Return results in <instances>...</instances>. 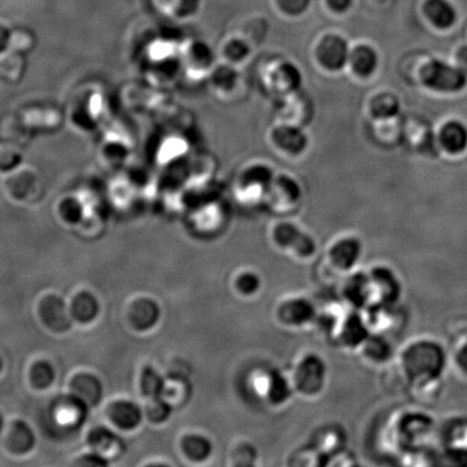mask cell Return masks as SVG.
I'll return each mask as SVG.
<instances>
[{
  "label": "cell",
  "mask_w": 467,
  "mask_h": 467,
  "mask_svg": "<svg viewBox=\"0 0 467 467\" xmlns=\"http://www.w3.org/2000/svg\"><path fill=\"white\" fill-rule=\"evenodd\" d=\"M301 196H302V190L300 184L294 178L287 174H279V176L276 174L265 199L273 205H279V203L294 205L300 200Z\"/></svg>",
  "instance_id": "cell-21"
},
{
  "label": "cell",
  "mask_w": 467,
  "mask_h": 467,
  "mask_svg": "<svg viewBox=\"0 0 467 467\" xmlns=\"http://www.w3.org/2000/svg\"><path fill=\"white\" fill-rule=\"evenodd\" d=\"M31 131H57L63 124V114L57 107L49 104H34L20 112Z\"/></svg>",
  "instance_id": "cell-16"
},
{
  "label": "cell",
  "mask_w": 467,
  "mask_h": 467,
  "mask_svg": "<svg viewBox=\"0 0 467 467\" xmlns=\"http://www.w3.org/2000/svg\"><path fill=\"white\" fill-rule=\"evenodd\" d=\"M254 48L240 34L232 35L224 39L217 52L220 62L242 70L251 61Z\"/></svg>",
  "instance_id": "cell-19"
},
{
  "label": "cell",
  "mask_w": 467,
  "mask_h": 467,
  "mask_svg": "<svg viewBox=\"0 0 467 467\" xmlns=\"http://www.w3.org/2000/svg\"><path fill=\"white\" fill-rule=\"evenodd\" d=\"M122 440L118 439L111 431L107 429H97L91 433L89 444L97 452V454H112L120 452Z\"/></svg>",
  "instance_id": "cell-32"
},
{
  "label": "cell",
  "mask_w": 467,
  "mask_h": 467,
  "mask_svg": "<svg viewBox=\"0 0 467 467\" xmlns=\"http://www.w3.org/2000/svg\"><path fill=\"white\" fill-rule=\"evenodd\" d=\"M318 307L307 296H298L284 300L277 308V318L282 325L294 329L313 327Z\"/></svg>",
  "instance_id": "cell-13"
},
{
  "label": "cell",
  "mask_w": 467,
  "mask_h": 467,
  "mask_svg": "<svg viewBox=\"0 0 467 467\" xmlns=\"http://www.w3.org/2000/svg\"><path fill=\"white\" fill-rule=\"evenodd\" d=\"M238 290L245 296H250V294H255L259 289L261 286V280L253 273H245L240 276L237 279Z\"/></svg>",
  "instance_id": "cell-43"
},
{
  "label": "cell",
  "mask_w": 467,
  "mask_h": 467,
  "mask_svg": "<svg viewBox=\"0 0 467 467\" xmlns=\"http://www.w3.org/2000/svg\"><path fill=\"white\" fill-rule=\"evenodd\" d=\"M205 80L211 93L225 103L238 101L246 93V82L242 70L223 62L218 61Z\"/></svg>",
  "instance_id": "cell-6"
},
{
  "label": "cell",
  "mask_w": 467,
  "mask_h": 467,
  "mask_svg": "<svg viewBox=\"0 0 467 467\" xmlns=\"http://www.w3.org/2000/svg\"><path fill=\"white\" fill-rule=\"evenodd\" d=\"M73 392L84 404H97L101 399L102 386L97 377L89 375H77L72 382Z\"/></svg>",
  "instance_id": "cell-28"
},
{
  "label": "cell",
  "mask_w": 467,
  "mask_h": 467,
  "mask_svg": "<svg viewBox=\"0 0 467 467\" xmlns=\"http://www.w3.org/2000/svg\"><path fill=\"white\" fill-rule=\"evenodd\" d=\"M263 82L269 90L275 93H294L302 85V75L294 64L280 62L265 68Z\"/></svg>",
  "instance_id": "cell-15"
},
{
  "label": "cell",
  "mask_w": 467,
  "mask_h": 467,
  "mask_svg": "<svg viewBox=\"0 0 467 467\" xmlns=\"http://www.w3.org/2000/svg\"><path fill=\"white\" fill-rule=\"evenodd\" d=\"M425 86L440 92H458L467 85V74L458 66L434 60L422 70Z\"/></svg>",
  "instance_id": "cell-10"
},
{
  "label": "cell",
  "mask_w": 467,
  "mask_h": 467,
  "mask_svg": "<svg viewBox=\"0 0 467 467\" xmlns=\"http://www.w3.org/2000/svg\"><path fill=\"white\" fill-rule=\"evenodd\" d=\"M161 311L154 301L142 299L136 301L130 308V321L139 330H146L159 321Z\"/></svg>",
  "instance_id": "cell-26"
},
{
  "label": "cell",
  "mask_w": 467,
  "mask_h": 467,
  "mask_svg": "<svg viewBox=\"0 0 467 467\" xmlns=\"http://www.w3.org/2000/svg\"><path fill=\"white\" fill-rule=\"evenodd\" d=\"M329 377V365L325 357L317 352H307L294 366L292 387L294 393L303 398L317 399L327 391Z\"/></svg>",
  "instance_id": "cell-2"
},
{
  "label": "cell",
  "mask_w": 467,
  "mask_h": 467,
  "mask_svg": "<svg viewBox=\"0 0 467 467\" xmlns=\"http://www.w3.org/2000/svg\"><path fill=\"white\" fill-rule=\"evenodd\" d=\"M269 141L276 149L291 156L301 155L308 144L302 129L289 124L274 127L269 132Z\"/></svg>",
  "instance_id": "cell-18"
},
{
  "label": "cell",
  "mask_w": 467,
  "mask_h": 467,
  "mask_svg": "<svg viewBox=\"0 0 467 467\" xmlns=\"http://www.w3.org/2000/svg\"><path fill=\"white\" fill-rule=\"evenodd\" d=\"M458 66L467 74V47L461 48L456 55Z\"/></svg>",
  "instance_id": "cell-46"
},
{
  "label": "cell",
  "mask_w": 467,
  "mask_h": 467,
  "mask_svg": "<svg viewBox=\"0 0 467 467\" xmlns=\"http://www.w3.org/2000/svg\"><path fill=\"white\" fill-rule=\"evenodd\" d=\"M276 173L271 166L261 161H249L238 170L232 194L238 203L252 205L267 197Z\"/></svg>",
  "instance_id": "cell-3"
},
{
  "label": "cell",
  "mask_w": 467,
  "mask_h": 467,
  "mask_svg": "<svg viewBox=\"0 0 467 467\" xmlns=\"http://www.w3.org/2000/svg\"><path fill=\"white\" fill-rule=\"evenodd\" d=\"M178 60L183 75L194 82L207 80L219 61L217 52L201 41H190L181 45Z\"/></svg>",
  "instance_id": "cell-5"
},
{
  "label": "cell",
  "mask_w": 467,
  "mask_h": 467,
  "mask_svg": "<svg viewBox=\"0 0 467 467\" xmlns=\"http://www.w3.org/2000/svg\"><path fill=\"white\" fill-rule=\"evenodd\" d=\"M99 313V304L97 299L88 292L76 296L70 307V314L78 319L80 323H89L97 317Z\"/></svg>",
  "instance_id": "cell-31"
},
{
  "label": "cell",
  "mask_w": 467,
  "mask_h": 467,
  "mask_svg": "<svg viewBox=\"0 0 467 467\" xmlns=\"http://www.w3.org/2000/svg\"><path fill=\"white\" fill-rule=\"evenodd\" d=\"M188 151V144L180 136H169L163 141L159 149V163H169L172 161H176L181 156L183 157Z\"/></svg>",
  "instance_id": "cell-35"
},
{
  "label": "cell",
  "mask_w": 467,
  "mask_h": 467,
  "mask_svg": "<svg viewBox=\"0 0 467 467\" xmlns=\"http://www.w3.org/2000/svg\"><path fill=\"white\" fill-rule=\"evenodd\" d=\"M350 62L352 63L353 70L359 76L368 77L377 70L379 57L370 45H358L356 49L350 51Z\"/></svg>",
  "instance_id": "cell-29"
},
{
  "label": "cell",
  "mask_w": 467,
  "mask_h": 467,
  "mask_svg": "<svg viewBox=\"0 0 467 467\" xmlns=\"http://www.w3.org/2000/svg\"><path fill=\"white\" fill-rule=\"evenodd\" d=\"M171 410V406L168 404L165 398H151V402L146 408V414L149 420L153 422L161 423L169 418Z\"/></svg>",
  "instance_id": "cell-42"
},
{
  "label": "cell",
  "mask_w": 467,
  "mask_h": 467,
  "mask_svg": "<svg viewBox=\"0 0 467 467\" xmlns=\"http://www.w3.org/2000/svg\"><path fill=\"white\" fill-rule=\"evenodd\" d=\"M35 38L32 33L26 30H14L10 32L8 39L7 48L20 52V53H28L34 48Z\"/></svg>",
  "instance_id": "cell-39"
},
{
  "label": "cell",
  "mask_w": 467,
  "mask_h": 467,
  "mask_svg": "<svg viewBox=\"0 0 467 467\" xmlns=\"http://www.w3.org/2000/svg\"><path fill=\"white\" fill-rule=\"evenodd\" d=\"M182 448L186 456L193 461H203L209 458L213 451L210 441L203 436L192 435L184 438Z\"/></svg>",
  "instance_id": "cell-34"
},
{
  "label": "cell",
  "mask_w": 467,
  "mask_h": 467,
  "mask_svg": "<svg viewBox=\"0 0 467 467\" xmlns=\"http://www.w3.org/2000/svg\"><path fill=\"white\" fill-rule=\"evenodd\" d=\"M4 188L12 200L18 203H33L41 193V178L30 166L20 165L8 172Z\"/></svg>",
  "instance_id": "cell-12"
},
{
  "label": "cell",
  "mask_w": 467,
  "mask_h": 467,
  "mask_svg": "<svg viewBox=\"0 0 467 467\" xmlns=\"http://www.w3.org/2000/svg\"><path fill=\"white\" fill-rule=\"evenodd\" d=\"M450 365L456 375L467 379V339L458 342L450 354Z\"/></svg>",
  "instance_id": "cell-41"
},
{
  "label": "cell",
  "mask_w": 467,
  "mask_h": 467,
  "mask_svg": "<svg viewBox=\"0 0 467 467\" xmlns=\"http://www.w3.org/2000/svg\"><path fill=\"white\" fill-rule=\"evenodd\" d=\"M422 12L438 30H449L458 22V9L452 0H423Z\"/></svg>",
  "instance_id": "cell-20"
},
{
  "label": "cell",
  "mask_w": 467,
  "mask_h": 467,
  "mask_svg": "<svg viewBox=\"0 0 467 467\" xmlns=\"http://www.w3.org/2000/svg\"><path fill=\"white\" fill-rule=\"evenodd\" d=\"M26 68L24 55L6 48L0 51V78L10 84L20 82Z\"/></svg>",
  "instance_id": "cell-24"
},
{
  "label": "cell",
  "mask_w": 467,
  "mask_h": 467,
  "mask_svg": "<svg viewBox=\"0 0 467 467\" xmlns=\"http://www.w3.org/2000/svg\"><path fill=\"white\" fill-rule=\"evenodd\" d=\"M366 272L372 290V307L399 306L404 292L399 273L384 263L371 265Z\"/></svg>",
  "instance_id": "cell-4"
},
{
  "label": "cell",
  "mask_w": 467,
  "mask_h": 467,
  "mask_svg": "<svg viewBox=\"0 0 467 467\" xmlns=\"http://www.w3.org/2000/svg\"><path fill=\"white\" fill-rule=\"evenodd\" d=\"M109 418L122 429H134L142 421V412L134 402H117L109 408Z\"/></svg>",
  "instance_id": "cell-25"
},
{
  "label": "cell",
  "mask_w": 467,
  "mask_h": 467,
  "mask_svg": "<svg viewBox=\"0 0 467 467\" xmlns=\"http://www.w3.org/2000/svg\"><path fill=\"white\" fill-rule=\"evenodd\" d=\"M339 292L346 308L366 311L372 307V290L366 269H357L342 276Z\"/></svg>",
  "instance_id": "cell-9"
},
{
  "label": "cell",
  "mask_w": 467,
  "mask_h": 467,
  "mask_svg": "<svg viewBox=\"0 0 467 467\" xmlns=\"http://www.w3.org/2000/svg\"><path fill=\"white\" fill-rule=\"evenodd\" d=\"M370 332L363 311L346 308L338 321L331 341L345 352L357 353Z\"/></svg>",
  "instance_id": "cell-7"
},
{
  "label": "cell",
  "mask_w": 467,
  "mask_h": 467,
  "mask_svg": "<svg viewBox=\"0 0 467 467\" xmlns=\"http://www.w3.org/2000/svg\"><path fill=\"white\" fill-rule=\"evenodd\" d=\"M163 387H165V380L151 367L144 368L141 377V388L143 394L149 399L161 397Z\"/></svg>",
  "instance_id": "cell-37"
},
{
  "label": "cell",
  "mask_w": 467,
  "mask_h": 467,
  "mask_svg": "<svg viewBox=\"0 0 467 467\" xmlns=\"http://www.w3.org/2000/svg\"><path fill=\"white\" fill-rule=\"evenodd\" d=\"M398 372L417 393L437 391L450 366V353L435 336H417L397 350Z\"/></svg>",
  "instance_id": "cell-1"
},
{
  "label": "cell",
  "mask_w": 467,
  "mask_h": 467,
  "mask_svg": "<svg viewBox=\"0 0 467 467\" xmlns=\"http://www.w3.org/2000/svg\"><path fill=\"white\" fill-rule=\"evenodd\" d=\"M20 145L0 141V172L8 173L22 163L23 155Z\"/></svg>",
  "instance_id": "cell-36"
},
{
  "label": "cell",
  "mask_w": 467,
  "mask_h": 467,
  "mask_svg": "<svg viewBox=\"0 0 467 467\" xmlns=\"http://www.w3.org/2000/svg\"><path fill=\"white\" fill-rule=\"evenodd\" d=\"M350 55L348 43L340 35H326L317 48L319 61L330 70H342L350 62Z\"/></svg>",
  "instance_id": "cell-17"
},
{
  "label": "cell",
  "mask_w": 467,
  "mask_h": 467,
  "mask_svg": "<svg viewBox=\"0 0 467 467\" xmlns=\"http://www.w3.org/2000/svg\"><path fill=\"white\" fill-rule=\"evenodd\" d=\"M130 146L126 141L118 136L107 138L101 147V159L109 167H118L128 161Z\"/></svg>",
  "instance_id": "cell-30"
},
{
  "label": "cell",
  "mask_w": 467,
  "mask_h": 467,
  "mask_svg": "<svg viewBox=\"0 0 467 467\" xmlns=\"http://www.w3.org/2000/svg\"><path fill=\"white\" fill-rule=\"evenodd\" d=\"M326 7L336 14H344L352 9L354 0H323Z\"/></svg>",
  "instance_id": "cell-44"
},
{
  "label": "cell",
  "mask_w": 467,
  "mask_h": 467,
  "mask_svg": "<svg viewBox=\"0 0 467 467\" xmlns=\"http://www.w3.org/2000/svg\"><path fill=\"white\" fill-rule=\"evenodd\" d=\"M237 34L246 39L254 48L255 45H259L264 35L262 20L261 18H248L242 23Z\"/></svg>",
  "instance_id": "cell-40"
},
{
  "label": "cell",
  "mask_w": 467,
  "mask_h": 467,
  "mask_svg": "<svg viewBox=\"0 0 467 467\" xmlns=\"http://www.w3.org/2000/svg\"><path fill=\"white\" fill-rule=\"evenodd\" d=\"M371 113L379 119H391L399 114L400 103L395 95L383 93L377 95L371 102Z\"/></svg>",
  "instance_id": "cell-33"
},
{
  "label": "cell",
  "mask_w": 467,
  "mask_h": 467,
  "mask_svg": "<svg viewBox=\"0 0 467 467\" xmlns=\"http://www.w3.org/2000/svg\"><path fill=\"white\" fill-rule=\"evenodd\" d=\"M32 131L20 113H6L0 117V141L23 145L30 141Z\"/></svg>",
  "instance_id": "cell-23"
},
{
  "label": "cell",
  "mask_w": 467,
  "mask_h": 467,
  "mask_svg": "<svg viewBox=\"0 0 467 467\" xmlns=\"http://www.w3.org/2000/svg\"><path fill=\"white\" fill-rule=\"evenodd\" d=\"M10 31L5 24L0 22V51L7 48L8 39H9Z\"/></svg>",
  "instance_id": "cell-45"
},
{
  "label": "cell",
  "mask_w": 467,
  "mask_h": 467,
  "mask_svg": "<svg viewBox=\"0 0 467 467\" xmlns=\"http://www.w3.org/2000/svg\"><path fill=\"white\" fill-rule=\"evenodd\" d=\"M397 350L391 336L371 331L357 350V354L369 366L383 368L395 361Z\"/></svg>",
  "instance_id": "cell-14"
},
{
  "label": "cell",
  "mask_w": 467,
  "mask_h": 467,
  "mask_svg": "<svg viewBox=\"0 0 467 467\" xmlns=\"http://www.w3.org/2000/svg\"><path fill=\"white\" fill-rule=\"evenodd\" d=\"M276 9L288 16V18H299L308 11L311 0H274Z\"/></svg>",
  "instance_id": "cell-38"
},
{
  "label": "cell",
  "mask_w": 467,
  "mask_h": 467,
  "mask_svg": "<svg viewBox=\"0 0 467 467\" xmlns=\"http://www.w3.org/2000/svg\"><path fill=\"white\" fill-rule=\"evenodd\" d=\"M363 255V245L355 236L340 238L327 251L329 269L336 275L344 276L358 269Z\"/></svg>",
  "instance_id": "cell-11"
},
{
  "label": "cell",
  "mask_w": 467,
  "mask_h": 467,
  "mask_svg": "<svg viewBox=\"0 0 467 467\" xmlns=\"http://www.w3.org/2000/svg\"><path fill=\"white\" fill-rule=\"evenodd\" d=\"M262 386L261 393L275 406L286 404L294 393L291 381L279 371H271L265 375L262 380Z\"/></svg>",
  "instance_id": "cell-22"
},
{
  "label": "cell",
  "mask_w": 467,
  "mask_h": 467,
  "mask_svg": "<svg viewBox=\"0 0 467 467\" xmlns=\"http://www.w3.org/2000/svg\"><path fill=\"white\" fill-rule=\"evenodd\" d=\"M440 142L449 153H462L467 147L466 127L458 122H448L440 132Z\"/></svg>",
  "instance_id": "cell-27"
},
{
  "label": "cell",
  "mask_w": 467,
  "mask_h": 467,
  "mask_svg": "<svg viewBox=\"0 0 467 467\" xmlns=\"http://www.w3.org/2000/svg\"><path fill=\"white\" fill-rule=\"evenodd\" d=\"M276 246L291 251L302 259H311L317 253L316 240L291 222H279L272 230Z\"/></svg>",
  "instance_id": "cell-8"
}]
</instances>
